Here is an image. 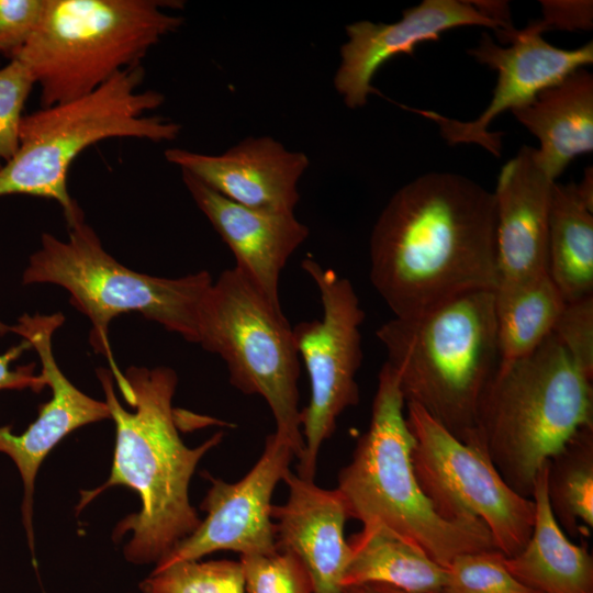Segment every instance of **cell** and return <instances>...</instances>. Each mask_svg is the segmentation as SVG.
Segmentation results:
<instances>
[{"mask_svg": "<svg viewBox=\"0 0 593 593\" xmlns=\"http://www.w3.org/2000/svg\"><path fill=\"white\" fill-rule=\"evenodd\" d=\"M369 255L370 281L395 317L494 291V192L456 172H426L391 197L371 232Z\"/></svg>", "mask_w": 593, "mask_h": 593, "instance_id": "obj_1", "label": "cell"}, {"mask_svg": "<svg viewBox=\"0 0 593 593\" xmlns=\"http://www.w3.org/2000/svg\"><path fill=\"white\" fill-rule=\"evenodd\" d=\"M123 374L133 412L118 401L112 372L97 369L115 424L114 457L109 479L82 492L77 510L113 485L134 490L141 510L119 522L113 538L121 540L131 533L123 548L124 558L134 564H157L200 525L189 499L190 481L200 460L222 441L224 434L217 432L194 448L184 445L172 406L178 377L171 368L132 366Z\"/></svg>", "mask_w": 593, "mask_h": 593, "instance_id": "obj_2", "label": "cell"}, {"mask_svg": "<svg viewBox=\"0 0 593 593\" xmlns=\"http://www.w3.org/2000/svg\"><path fill=\"white\" fill-rule=\"evenodd\" d=\"M404 402L421 406L457 439L483 449L478 413L500 365L494 291L470 292L376 332Z\"/></svg>", "mask_w": 593, "mask_h": 593, "instance_id": "obj_3", "label": "cell"}, {"mask_svg": "<svg viewBox=\"0 0 593 593\" xmlns=\"http://www.w3.org/2000/svg\"><path fill=\"white\" fill-rule=\"evenodd\" d=\"M404 406L396 374L384 362L368 429L338 473L336 489L348 517L362 526L388 528L446 569L459 555L499 550L482 522L444 519L423 493L413 467L415 439Z\"/></svg>", "mask_w": 593, "mask_h": 593, "instance_id": "obj_4", "label": "cell"}, {"mask_svg": "<svg viewBox=\"0 0 593 593\" xmlns=\"http://www.w3.org/2000/svg\"><path fill=\"white\" fill-rule=\"evenodd\" d=\"M592 379L552 334L497 367L480 402L478 434L514 492L530 499L541 465L577 432L593 427Z\"/></svg>", "mask_w": 593, "mask_h": 593, "instance_id": "obj_5", "label": "cell"}, {"mask_svg": "<svg viewBox=\"0 0 593 593\" xmlns=\"http://www.w3.org/2000/svg\"><path fill=\"white\" fill-rule=\"evenodd\" d=\"M145 70L133 65L92 92L23 115L15 156L0 171V197L27 194L57 202L67 227L83 221L68 191L71 164L86 148L116 137L164 142L181 126L160 115H145L164 103L163 93L141 91Z\"/></svg>", "mask_w": 593, "mask_h": 593, "instance_id": "obj_6", "label": "cell"}, {"mask_svg": "<svg viewBox=\"0 0 593 593\" xmlns=\"http://www.w3.org/2000/svg\"><path fill=\"white\" fill-rule=\"evenodd\" d=\"M23 284L51 283L64 288L70 303L91 325L90 343L110 360L119 387L124 374L115 365L108 339L109 325L119 315L138 313L186 340L198 342L199 315L213 284L206 270L163 278L132 270L113 258L85 220L68 227V237L49 233L31 256Z\"/></svg>", "mask_w": 593, "mask_h": 593, "instance_id": "obj_7", "label": "cell"}, {"mask_svg": "<svg viewBox=\"0 0 593 593\" xmlns=\"http://www.w3.org/2000/svg\"><path fill=\"white\" fill-rule=\"evenodd\" d=\"M181 7L166 0H47L40 26L14 59L40 86L42 108L70 101L141 64L182 24L165 9Z\"/></svg>", "mask_w": 593, "mask_h": 593, "instance_id": "obj_8", "label": "cell"}, {"mask_svg": "<svg viewBox=\"0 0 593 593\" xmlns=\"http://www.w3.org/2000/svg\"><path fill=\"white\" fill-rule=\"evenodd\" d=\"M197 344L224 360L234 388L266 401L276 422L275 434L300 460L304 450L300 357L282 310L239 269H226L202 303Z\"/></svg>", "mask_w": 593, "mask_h": 593, "instance_id": "obj_9", "label": "cell"}, {"mask_svg": "<svg viewBox=\"0 0 593 593\" xmlns=\"http://www.w3.org/2000/svg\"><path fill=\"white\" fill-rule=\"evenodd\" d=\"M405 406L414 471L436 513L451 522H482L505 557L517 555L533 530L534 501L505 483L484 449L457 439L421 406Z\"/></svg>", "mask_w": 593, "mask_h": 593, "instance_id": "obj_10", "label": "cell"}, {"mask_svg": "<svg viewBox=\"0 0 593 593\" xmlns=\"http://www.w3.org/2000/svg\"><path fill=\"white\" fill-rule=\"evenodd\" d=\"M301 267L315 283L323 310L320 320L292 327L311 387L310 402L301 410L304 450L296 474L315 480L322 445L334 434L340 414L359 403L356 376L362 361L360 326L365 311L347 278L310 257Z\"/></svg>", "mask_w": 593, "mask_h": 593, "instance_id": "obj_11", "label": "cell"}, {"mask_svg": "<svg viewBox=\"0 0 593 593\" xmlns=\"http://www.w3.org/2000/svg\"><path fill=\"white\" fill-rule=\"evenodd\" d=\"M542 33L538 20L522 30L497 31L499 41L507 44L502 47L483 32L479 44L467 51L477 61L497 71L493 97L475 120L465 122L432 110L401 107L435 122L449 145L478 144L500 157L503 133L488 130L494 119L507 110L526 105L544 89L593 64L592 41L575 49H563L546 42Z\"/></svg>", "mask_w": 593, "mask_h": 593, "instance_id": "obj_12", "label": "cell"}, {"mask_svg": "<svg viewBox=\"0 0 593 593\" xmlns=\"http://www.w3.org/2000/svg\"><path fill=\"white\" fill-rule=\"evenodd\" d=\"M294 458L292 448L273 433L266 438L257 462L240 480L230 483L208 474L211 486L201 503L205 518L153 571L200 560L219 550H232L239 556L275 553L272 494Z\"/></svg>", "mask_w": 593, "mask_h": 593, "instance_id": "obj_13", "label": "cell"}, {"mask_svg": "<svg viewBox=\"0 0 593 593\" xmlns=\"http://www.w3.org/2000/svg\"><path fill=\"white\" fill-rule=\"evenodd\" d=\"M61 313L22 315L11 332L27 340L41 360L42 376L52 390L38 416L20 435L0 427V452L15 463L23 482L22 522L34 555L33 493L37 471L49 451L72 430L110 418L105 401L96 400L76 388L57 365L52 347L54 332L64 323Z\"/></svg>", "mask_w": 593, "mask_h": 593, "instance_id": "obj_14", "label": "cell"}, {"mask_svg": "<svg viewBox=\"0 0 593 593\" xmlns=\"http://www.w3.org/2000/svg\"><path fill=\"white\" fill-rule=\"evenodd\" d=\"M459 26L499 25L472 1L423 0L403 11L393 23L358 21L346 26L347 42L340 47V64L334 86L350 109L363 107L377 93L372 78L379 68L396 55H415V47Z\"/></svg>", "mask_w": 593, "mask_h": 593, "instance_id": "obj_15", "label": "cell"}, {"mask_svg": "<svg viewBox=\"0 0 593 593\" xmlns=\"http://www.w3.org/2000/svg\"><path fill=\"white\" fill-rule=\"evenodd\" d=\"M165 157L223 197L270 212H294L298 183L310 164L304 153L269 136L248 137L220 155L169 148Z\"/></svg>", "mask_w": 593, "mask_h": 593, "instance_id": "obj_16", "label": "cell"}, {"mask_svg": "<svg viewBox=\"0 0 593 593\" xmlns=\"http://www.w3.org/2000/svg\"><path fill=\"white\" fill-rule=\"evenodd\" d=\"M553 183L539 166L532 146H522L502 167L494 192L499 286L548 273Z\"/></svg>", "mask_w": 593, "mask_h": 593, "instance_id": "obj_17", "label": "cell"}, {"mask_svg": "<svg viewBox=\"0 0 593 593\" xmlns=\"http://www.w3.org/2000/svg\"><path fill=\"white\" fill-rule=\"evenodd\" d=\"M181 174L195 204L233 253L235 267L275 307L281 309V272L291 255L309 237L307 226L295 217L294 212H270L242 205L191 174L182 170Z\"/></svg>", "mask_w": 593, "mask_h": 593, "instance_id": "obj_18", "label": "cell"}, {"mask_svg": "<svg viewBox=\"0 0 593 593\" xmlns=\"http://www.w3.org/2000/svg\"><path fill=\"white\" fill-rule=\"evenodd\" d=\"M288 499L273 505L277 550L295 553L311 573L314 593H342L351 550L345 538L348 517L337 489H324L291 470L282 480Z\"/></svg>", "mask_w": 593, "mask_h": 593, "instance_id": "obj_19", "label": "cell"}, {"mask_svg": "<svg viewBox=\"0 0 593 593\" xmlns=\"http://www.w3.org/2000/svg\"><path fill=\"white\" fill-rule=\"evenodd\" d=\"M512 113L538 138L536 159L556 181L572 159L593 150V75L580 68Z\"/></svg>", "mask_w": 593, "mask_h": 593, "instance_id": "obj_20", "label": "cell"}, {"mask_svg": "<svg viewBox=\"0 0 593 593\" xmlns=\"http://www.w3.org/2000/svg\"><path fill=\"white\" fill-rule=\"evenodd\" d=\"M547 472L548 460L534 480L532 534L504 563L518 581L540 593H593V557L586 541L573 544L557 523L547 496Z\"/></svg>", "mask_w": 593, "mask_h": 593, "instance_id": "obj_21", "label": "cell"}, {"mask_svg": "<svg viewBox=\"0 0 593 593\" xmlns=\"http://www.w3.org/2000/svg\"><path fill=\"white\" fill-rule=\"evenodd\" d=\"M351 556L343 588L384 583L411 593H441L447 569L421 548L379 525L362 526L348 540Z\"/></svg>", "mask_w": 593, "mask_h": 593, "instance_id": "obj_22", "label": "cell"}, {"mask_svg": "<svg viewBox=\"0 0 593 593\" xmlns=\"http://www.w3.org/2000/svg\"><path fill=\"white\" fill-rule=\"evenodd\" d=\"M548 275L566 302L593 295V204L575 182L552 186Z\"/></svg>", "mask_w": 593, "mask_h": 593, "instance_id": "obj_23", "label": "cell"}, {"mask_svg": "<svg viewBox=\"0 0 593 593\" xmlns=\"http://www.w3.org/2000/svg\"><path fill=\"white\" fill-rule=\"evenodd\" d=\"M566 301L548 273L494 290L500 365L535 350L551 333Z\"/></svg>", "mask_w": 593, "mask_h": 593, "instance_id": "obj_24", "label": "cell"}, {"mask_svg": "<svg viewBox=\"0 0 593 593\" xmlns=\"http://www.w3.org/2000/svg\"><path fill=\"white\" fill-rule=\"evenodd\" d=\"M547 496L566 535L589 537L593 528V427L577 432L548 459Z\"/></svg>", "mask_w": 593, "mask_h": 593, "instance_id": "obj_25", "label": "cell"}, {"mask_svg": "<svg viewBox=\"0 0 593 593\" xmlns=\"http://www.w3.org/2000/svg\"><path fill=\"white\" fill-rule=\"evenodd\" d=\"M142 593H245L243 568L234 560H191L153 571Z\"/></svg>", "mask_w": 593, "mask_h": 593, "instance_id": "obj_26", "label": "cell"}, {"mask_svg": "<svg viewBox=\"0 0 593 593\" xmlns=\"http://www.w3.org/2000/svg\"><path fill=\"white\" fill-rule=\"evenodd\" d=\"M499 550L462 553L447 568L441 593H540L518 581Z\"/></svg>", "mask_w": 593, "mask_h": 593, "instance_id": "obj_27", "label": "cell"}, {"mask_svg": "<svg viewBox=\"0 0 593 593\" xmlns=\"http://www.w3.org/2000/svg\"><path fill=\"white\" fill-rule=\"evenodd\" d=\"M245 593H314L310 571L292 551L239 556Z\"/></svg>", "mask_w": 593, "mask_h": 593, "instance_id": "obj_28", "label": "cell"}, {"mask_svg": "<svg viewBox=\"0 0 593 593\" xmlns=\"http://www.w3.org/2000/svg\"><path fill=\"white\" fill-rule=\"evenodd\" d=\"M34 85L27 68L16 59L0 68V171L19 149L22 111Z\"/></svg>", "mask_w": 593, "mask_h": 593, "instance_id": "obj_29", "label": "cell"}, {"mask_svg": "<svg viewBox=\"0 0 593 593\" xmlns=\"http://www.w3.org/2000/svg\"><path fill=\"white\" fill-rule=\"evenodd\" d=\"M551 334L577 366L593 378V295L566 302Z\"/></svg>", "mask_w": 593, "mask_h": 593, "instance_id": "obj_30", "label": "cell"}, {"mask_svg": "<svg viewBox=\"0 0 593 593\" xmlns=\"http://www.w3.org/2000/svg\"><path fill=\"white\" fill-rule=\"evenodd\" d=\"M46 4L47 0H0V55L15 58L40 26Z\"/></svg>", "mask_w": 593, "mask_h": 593, "instance_id": "obj_31", "label": "cell"}, {"mask_svg": "<svg viewBox=\"0 0 593 593\" xmlns=\"http://www.w3.org/2000/svg\"><path fill=\"white\" fill-rule=\"evenodd\" d=\"M544 32L591 31L593 27V2L591 0H541Z\"/></svg>", "mask_w": 593, "mask_h": 593, "instance_id": "obj_32", "label": "cell"}, {"mask_svg": "<svg viewBox=\"0 0 593 593\" xmlns=\"http://www.w3.org/2000/svg\"><path fill=\"white\" fill-rule=\"evenodd\" d=\"M10 329L11 327L0 321V335L10 332ZM29 348H31L30 343L23 339L19 345L0 355V390L31 389L37 393L47 385L42 374L34 373V363L18 367L14 370L10 368L11 362Z\"/></svg>", "mask_w": 593, "mask_h": 593, "instance_id": "obj_33", "label": "cell"}, {"mask_svg": "<svg viewBox=\"0 0 593 593\" xmlns=\"http://www.w3.org/2000/svg\"><path fill=\"white\" fill-rule=\"evenodd\" d=\"M342 593H411L384 583H362L348 585Z\"/></svg>", "mask_w": 593, "mask_h": 593, "instance_id": "obj_34", "label": "cell"}]
</instances>
